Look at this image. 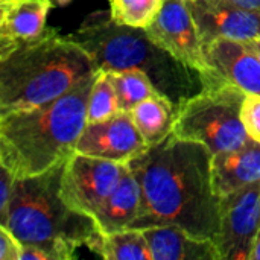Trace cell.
<instances>
[{
    "label": "cell",
    "instance_id": "obj_1",
    "mask_svg": "<svg viewBox=\"0 0 260 260\" xmlns=\"http://www.w3.org/2000/svg\"><path fill=\"white\" fill-rule=\"evenodd\" d=\"M212 152L200 142L171 133L126 165L142 189V209L129 229L178 225L215 241L219 197L212 181Z\"/></svg>",
    "mask_w": 260,
    "mask_h": 260
},
{
    "label": "cell",
    "instance_id": "obj_2",
    "mask_svg": "<svg viewBox=\"0 0 260 260\" xmlns=\"http://www.w3.org/2000/svg\"><path fill=\"white\" fill-rule=\"evenodd\" d=\"M94 79L96 73L46 105L0 116V166L15 178H27L66 163L87 125Z\"/></svg>",
    "mask_w": 260,
    "mask_h": 260
},
{
    "label": "cell",
    "instance_id": "obj_3",
    "mask_svg": "<svg viewBox=\"0 0 260 260\" xmlns=\"http://www.w3.org/2000/svg\"><path fill=\"white\" fill-rule=\"evenodd\" d=\"M93 58L98 69L120 72L137 69L145 72L158 93L169 98L177 107L222 81L221 76H206L189 67L163 49L146 29L116 23L110 11H96L85 17L75 34L69 35Z\"/></svg>",
    "mask_w": 260,
    "mask_h": 260
},
{
    "label": "cell",
    "instance_id": "obj_4",
    "mask_svg": "<svg viewBox=\"0 0 260 260\" xmlns=\"http://www.w3.org/2000/svg\"><path fill=\"white\" fill-rule=\"evenodd\" d=\"M98 72L90 53L53 27L0 59V116L46 105Z\"/></svg>",
    "mask_w": 260,
    "mask_h": 260
},
{
    "label": "cell",
    "instance_id": "obj_5",
    "mask_svg": "<svg viewBox=\"0 0 260 260\" xmlns=\"http://www.w3.org/2000/svg\"><path fill=\"white\" fill-rule=\"evenodd\" d=\"M64 165L35 177L17 178L9 204L8 229L23 245L47 250L53 260L75 259V251L99 235L93 216L73 210L61 197Z\"/></svg>",
    "mask_w": 260,
    "mask_h": 260
},
{
    "label": "cell",
    "instance_id": "obj_6",
    "mask_svg": "<svg viewBox=\"0 0 260 260\" xmlns=\"http://www.w3.org/2000/svg\"><path fill=\"white\" fill-rule=\"evenodd\" d=\"M245 96L225 79L207 85L178 105L172 133L206 145L212 155L233 151L251 139L241 117Z\"/></svg>",
    "mask_w": 260,
    "mask_h": 260
},
{
    "label": "cell",
    "instance_id": "obj_7",
    "mask_svg": "<svg viewBox=\"0 0 260 260\" xmlns=\"http://www.w3.org/2000/svg\"><path fill=\"white\" fill-rule=\"evenodd\" d=\"M126 165L73 154L64 165L61 197L69 207L93 216L120 181Z\"/></svg>",
    "mask_w": 260,
    "mask_h": 260
},
{
    "label": "cell",
    "instance_id": "obj_8",
    "mask_svg": "<svg viewBox=\"0 0 260 260\" xmlns=\"http://www.w3.org/2000/svg\"><path fill=\"white\" fill-rule=\"evenodd\" d=\"M260 230V181L219 197V230L215 244L222 260H250Z\"/></svg>",
    "mask_w": 260,
    "mask_h": 260
},
{
    "label": "cell",
    "instance_id": "obj_9",
    "mask_svg": "<svg viewBox=\"0 0 260 260\" xmlns=\"http://www.w3.org/2000/svg\"><path fill=\"white\" fill-rule=\"evenodd\" d=\"M146 32L180 61L204 73L216 76L207 64L204 46L198 35L187 0H165L163 6Z\"/></svg>",
    "mask_w": 260,
    "mask_h": 260
},
{
    "label": "cell",
    "instance_id": "obj_10",
    "mask_svg": "<svg viewBox=\"0 0 260 260\" xmlns=\"http://www.w3.org/2000/svg\"><path fill=\"white\" fill-rule=\"evenodd\" d=\"M146 149L148 143L137 129L131 113L119 111L107 120L87 123L75 152L126 165Z\"/></svg>",
    "mask_w": 260,
    "mask_h": 260
},
{
    "label": "cell",
    "instance_id": "obj_11",
    "mask_svg": "<svg viewBox=\"0 0 260 260\" xmlns=\"http://www.w3.org/2000/svg\"><path fill=\"white\" fill-rule=\"evenodd\" d=\"M187 6L204 47L216 40L260 38V11L225 0H187Z\"/></svg>",
    "mask_w": 260,
    "mask_h": 260
},
{
    "label": "cell",
    "instance_id": "obj_12",
    "mask_svg": "<svg viewBox=\"0 0 260 260\" xmlns=\"http://www.w3.org/2000/svg\"><path fill=\"white\" fill-rule=\"evenodd\" d=\"M52 0H0V59L46 30Z\"/></svg>",
    "mask_w": 260,
    "mask_h": 260
},
{
    "label": "cell",
    "instance_id": "obj_13",
    "mask_svg": "<svg viewBox=\"0 0 260 260\" xmlns=\"http://www.w3.org/2000/svg\"><path fill=\"white\" fill-rule=\"evenodd\" d=\"M212 72L247 94L260 96V59L244 41L216 40L204 47Z\"/></svg>",
    "mask_w": 260,
    "mask_h": 260
},
{
    "label": "cell",
    "instance_id": "obj_14",
    "mask_svg": "<svg viewBox=\"0 0 260 260\" xmlns=\"http://www.w3.org/2000/svg\"><path fill=\"white\" fill-rule=\"evenodd\" d=\"M212 181L218 197L260 181V142L250 139L242 146L212 158Z\"/></svg>",
    "mask_w": 260,
    "mask_h": 260
},
{
    "label": "cell",
    "instance_id": "obj_15",
    "mask_svg": "<svg viewBox=\"0 0 260 260\" xmlns=\"http://www.w3.org/2000/svg\"><path fill=\"white\" fill-rule=\"evenodd\" d=\"M142 232L152 260H222L215 241L197 238L178 225H154Z\"/></svg>",
    "mask_w": 260,
    "mask_h": 260
},
{
    "label": "cell",
    "instance_id": "obj_16",
    "mask_svg": "<svg viewBox=\"0 0 260 260\" xmlns=\"http://www.w3.org/2000/svg\"><path fill=\"white\" fill-rule=\"evenodd\" d=\"M142 209V189L129 171L126 169L111 192V195L102 203V206L93 215V219L101 233H114L129 229L136 221Z\"/></svg>",
    "mask_w": 260,
    "mask_h": 260
},
{
    "label": "cell",
    "instance_id": "obj_17",
    "mask_svg": "<svg viewBox=\"0 0 260 260\" xmlns=\"http://www.w3.org/2000/svg\"><path fill=\"white\" fill-rule=\"evenodd\" d=\"M177 108L169 98L155 93L129 111L148 146L163 142L174 131Z\"/></svg>",
    "mask_w": 260,
    "mask_h": 260
},
{
    "label": "cell",
    "instance_id": "obj_18",
    "mask_svg": "<svg viewBox=\"0 0 260 260\" xmlns=\"http://www.w3.org/2000/svg\"><path fill=\"white\" fill-rule=\"evenodd\" d=\"M87 248L107 260H152L148 239L139 229L99 233Z\"/></svg>",
    "mask_w": 260,
    "mask_h": 260
},
{
    "label": "cell",
    "instance_id": "obj_19",
    "mask_svg": "<svg viewBox=\"0 0 260 260\" xmlns=\"http://www.w3.org/2000/svg\"><path fill=\"white\" fill-rule=\"evenodd\" d=\"M110 72V70H108ZM120 111H131L149 96L158 93L149 76L137 69L110 72Z\"/></svg>",
    "mask_w": 260,
    "mask_h": 260
},
{
    "label": "cell",
    "instance_id": "obj_20",
    "mask_svg": "<svg viewBox=\"0 0 260 260\" xmlns=\"http://www.w3.org/2000/svg\"><path fill=\"white\" fill-rule=\"evenodd\" d=\"M120 111L116 88L108 70L98 69L96 79L93 82L88 105H87V123L107 120Z\"/></svg>",
    "mask_w": 260,
    "mask_h": 260
},
{
    "label": "cell",
    "instance_id": "obj_21",
    "mask_svg": "<svg viewBox=\"0 0 260 260\" xmlns=\"http://www.w3.org/2000/svg\"><path fill=\"white\" fill-rule=\"evenodd\" d=\"M165 0H108L111 18L123 26L148 29L157 18Z\"/></svg>",
    "mask_w": 260,
    "mask_h": 260
},
{
    "label": "cell",
    "instance_id": "obj_22",
    "mask_svg": "<svg viewBox=\"0 0 260 260\" xmlns=\"http://www.w3.org/2000/svg\"><path fill=\"white\" fill-rule=\"evenodd\" d=\"M241 117L248 136L260 142V96L257 94L245 96Z\"/></svg>",
    "mask_w": 260,
    "mask_h": 260
},
{
    "label": "cell",
    "instance_id": "obj_23",
    "mask_svg": "<svg viewBox=\"0 0 260 260\" xmlns=\"http://www.w3.org/2000/svg\"><path fill=\"white\" fill-rule=\"evenodd\" d=\"M0 225H5L8 219V212H9V204L12 200L14 193V186H15V177L8 171L5 166H0Z\"/></svg>",
    "mask_w": 260,
    "mask_h": 260
},
{
    "label": "cell",
    "instance_id": "obj_24",
    "mask_svg": "<svg viewBox=\"0 0 260 260\" xmlns=\"http://www.w3.org/2000/svg\"><path fill=\"white\" fill-rule=\"evenodd\" d=\"M23 244L5 227H0V260H21Z\"/></svg>",
    "mask_w": 260,
    "mask_h": 260
},
{
    "label": "cell",
    "instance_id": "obj_25",
    "mask_svg": "<svg viewBox=\"0 0 260 260\" xmlns=\"http://www.w3.org/2000/svg\"><path fill=\"white\" fill-rule=\"evenodd\" d=\"M230 2L233 5L247 8V9H253V11H260V0H225Z\"/></svg>",
    "mask_w": 260,
    "mask_h": 260
},
{
    "label": "cell",
    "instance_id": "obj_26",
    "mask_svg": "<svg viewBox=\"0 0 260 260\" xmlns=\"http://www.w3.org/2000/svg\"><path fill=\"white\" fill-rule=\"evenodd\" d=\"M250 260H260V230L254 238V242L250 251Z\"/></svg>",
    "mask_w": 260,
    "mask_h": 260
},
{
    "label": "cell",
    "instance_id": "obj_27",
    "mask_svg": "<svg viewBox=\"0 0 260 260\" xmlns=\"http://www.w3.org/2000/svg\"><path fill=\"white\" fill-rule=\"evenodd\" d=\"M247 44H248V47L259 56L260 59V38H254V40H250V41H247Z\"/></svg>",
    "mask_w": 260,
    "mask_h": 260
},
{
    "label": "cell",
    "instance_id": "obj_28",
    "mask_svg": "<svg viewBox=\"0 0 260 260\" xmlns=\"http://www.w3.org/2000/svg\"><path fill=\"white\" fill-rule=\"evenodd\" d=\"M55 6H67L72 0H52Z\"/></svg>",
    "mask_w": 260,
    "mask_h": 260
}]
</instances>
